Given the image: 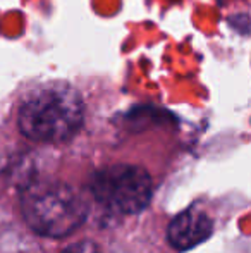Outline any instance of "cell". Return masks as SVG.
Returning <instances> with one entry per match:
<instances>
[{"mask_svg":"<svg viewBox=\"0 0 251 253\" xmlns=\"http://www.w3.org/2000/svg\"><path fill=\"white\" fill-rule=\"evenodd\" d=\"M19 129L40 143H62L81 129L84 103L72 86L48 84L31 93L19 109Z\"/></svg>","mask_w":251,"mask_h":253,"instance_id":"1","label":"cell"},{"mask_svg":"<svg viewBox=\"0 0 251 253\" xmlns=\"http://www.w3.org/2000/svg\"><path fill=\"white\" fill-rule=\"evenodd\" d=\"M21 210L28 226L47 238H64L84 224L88 205L67 183L41 179L30 183L21 197Z\"/></svg>","mask_w":251,"mask_h":253,"instance_id":"2","label":"cell"},{"mask_svg":"<svg viewBox=\"0 0 251 253\" xmlns=\"http://www.w3.org/2000/svg\"><path fill=\"white\" fill-rule=\"evenodd\" d=\"M90 191L105 210L115 213H140L150 205L153 181L146 169L133 164H115L91 176Z\"/></svg>","mask_w":251,"mask_h":253,"instance_id":"3","label":"cell"},{"mask_svg":"<svg viewBox=\"0 0 251 253\" xmlns=\"http://www.w3.org/2000/svg\"><path fill=\"white\" fill-rule=\"evenodd\" d=\"M212 233H214V220L198 207H189L179 212L167 226L169 243L179 252H188L205 243L212 236Z\"/></svg>","mask_w":251,"mask_h":253,"instance_id":"4","label":"cell"},{"mask_svg":"<svg viewBox=\"0 0 251 253\" xmlns=\"http://www.w3.org/2000/svg\"><path fill=\"white\" fill-rule=\"evenodd\" d=\"M61 253H98V248L91 241H79V243L69 245Z\"/></svg>","mask_w":251,"mask_h":253,"instance_id":"5","label":"cell"}]
</instances>
